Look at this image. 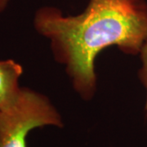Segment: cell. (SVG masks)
I'll list each match as a JSON object with an SVG mask.
<instances>
[{"mask_svg":"<svg viewBox=\"0 0 147 147\" xmlns=\"http://www.w3.org/2000/svg\"><path fill=\"white\" fill-rule=\"evenodd\" d=\"M36 31L49 39L53 56L65 67L73 88L85 100L96 89L95 61L105 48L115 46L137 56L147 40L146 0H90L77 16H64L53 7L37 11Z\"/></svg>","mask_w":147,"mask_h":147,"instance_id":"1","label":"cell"},{"mask_svg":"<svg viewBox=\"0 0 147 147\" xmlns=\"http://www.w3.org/2000/svg\"><path fill=\"white\" fill-rule=\"evenodd\" d=\"M47 126L62 127L61 114L46 96L21 88L15 102L0 110V147H27L29 133Z\"/></svg>","mask_w":147,"mask_h":147,"instance_id":"2","label":"cell"},{"mask_svg":"<svg viewBox=\"0 0 147 147\" xmlns=\"http://www.w3.org/2000/svg\"><path fill=\"white\" fill-rule=\"evenodd\" d=\"M22 73V66L15 61H0V110L8 108L16 100L21 90L19 79Z\"/></svg>","mask_w":147,"mask_h":147,"instance_id":"3","label":"cell"},{"mask_svg":"<svg viewBox=\"0 0 147 147\" xmlns=\"http://www.w3.org/2000/svg\"><path fill=\"white\" fill-rule=\"evenodd\" d=\"M139 56L142 61V66L138 71V78L146 92V101L145 109L147 110V40L144 43Z\"/></svg>","mask_w":147,"mask_h":147,"instance_id":"4","label":"cell"},{"mask_svg":"<svg viewBox=\"0 0 147 147\" xmlns=\"http://www.w3.org/2000/svg\"><path fill=\"white\" fill-rule=\"evenodd\" d=\"M9 2H10V0H0V15L7 8Z\"/></svg>","mask_w":147,"mask_h":147,"instance_id":"5","label":"cell"}]
</instances>
